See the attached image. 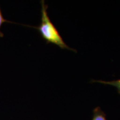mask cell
Here are the masks:
<instances>
[{
	"label": "cell",
	"instance_id": "277c9868",
	"mask_svg": "<svg viewBox=\"0 0 120 120\" xmlns=\"http://www.w3.org/2000/svg\"><path fill=\"white\" fill-rule=\"evenodd\" d=\"M4 22H8V21L6 19H4V17H3L2 12H1V8H0V37H3V36H4V34L1 31V28L2 24L4 23Z\"/></svg>",
	"mask_w": 120,
	"mask_h": 120
},
{
	"label": "cell",
	"instance_id": "3957f363",
	"mask_svg": "<svg viewBox=\"0 0 120 120\" xmlns=\"http://www.w3.org/2000/svg\"><path fill=\"white\" fill-rule=\"evenodd\" d=\"M93 82H100V83L106 84V85H109L115 87L117 89L118 92L120 94V79L118 80L112 81H96V80H93Z\"/></svg>",
	"mask_w": 120,
	"mask_h": 120
},
{
	"label": "cell",
	"instance_id": "6da1fadb",
	"mask_svg": "<svg viewBox=\"0 0 120 120\" xmlns=\"http://www.w3.org/2000/svg\"><path fill=\"white\" fill-rule=\"evenodd\" d=\"M41 4V22L40 26L35 28L39 31L42 37L47 43H53L62 49H68L76 52V50L70 47L64 42L57 29L51 21L47 11V5L45 1L42 0Z\"/></svg>",
	"mask_w": 120,
	"mask_h": 120
},
{
	"label": "cell",
	"instance_id": "7a4b0ae2",
	"mask_svg": "<svg viewBox=\"0 0 120 120\" xmlns=\"http://www.w3.org/2000/svg\"><path fill=\"white\" fill-rule=\"evenodd\" d=\"M92 120H107L106 115L100 107H97L94 109Z\"/></svg>",
	"mask_w": 120,
	"mask_h": 120
}]
</instances>
